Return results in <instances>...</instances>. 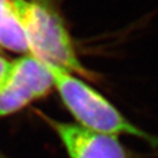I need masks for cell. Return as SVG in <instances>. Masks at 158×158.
Listing matches in <instances>:
<instances>
[{"label":"cell","instance_id":"277c9868","mask_svg":"<svg viewBox=\"0 0 158 158\" xmlns=\"http://www.w3.org/2000/svg\"><path fill=\"white\" fill-rule=\"evenodd\" d=\"M69 158H127L118 136L49 120Z\"/></svg>","mask_w":158,"mask_h":158},{"label":"cell","instance_id":"6da1fadb","mask_svg":"<svg viewBox=\"0 0 158 158\" xmlns=\"http://www.w3.org/2000/svg\"><path fill=\"white\" fill-rule=\"evenodd\" d=\"M43 63L52 76L53 87L80 126L109 135L126 134L143 138L153 145L158 144L157 138L128 121L111 102L85 81L62 67Z\"/></svg>","mask_w":158,"mask_h":158},{"label":"cell","instance_id":"7a4b0ae2","mask_svg":"<svg viewBox=\"0 0 158 158\" xmlns=\"http://www.w3.org/2000/svg\"><path fill=\"white\" fill-rule=\"evenodd\" d=\"M11 3L24 32L29 54L70 73L90 75L77 57L68 31L54 10L36 0H11Z\"/></svg>","mask_w":158,"mask_h":158},{"label":"cell","instance_id":"3957f363","mask_svg":"<svg viewBox=\"0 0 158 158\" xmlns=\"http://www.w3.org/2000/svg\"><path fill=\"white\" fill-rule=\"evenodd\" d=\"M53 88L52 76L43 62L25 54L10 63L0 85V118L19 111Z\"/></svg>","mask_w":158,"mask_h":158},{"label":"cell","instance_id":"5b68a950","mask_svg":"<svg viewBox=\"0 0 158 158\" xmlns=\"http://www.w3.org/2000/svg\"><path fill=\"white\" fill-rule=\"evenodd\" d=\"M0 47L29 54L27 39L13 11L11 0H0Z\"/></svg>","mask_w":158,"mask_h":158},{"label":"cell","instance_id":"8992f818","mask_svg":"<svg viewBox=\"0 0 158 158\" xmlns=\"http://www.w3.org/2000/svg\"><path fill=\"white\" fill-rule=\"evenodd\" d=\"M10 63L11 62L7 60L5 57L0 55V85L2 84L6 76H7L8 70H9V67H10Z\"/></svg>","mask_w":158,"mask_h":158}]
</instances>
